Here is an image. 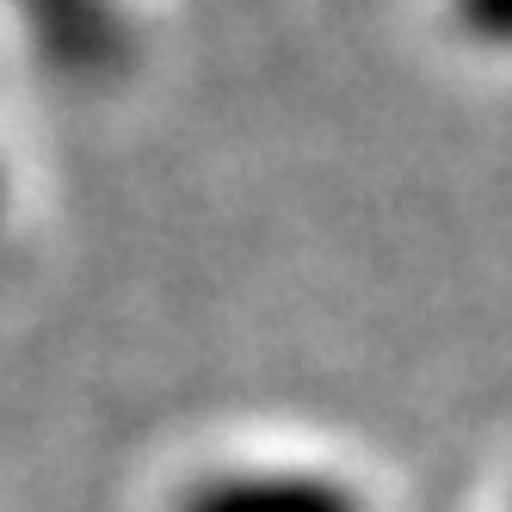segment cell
Wrapping results in <instances>:
<instances>
[{"label": "cell", "instance_id": "6da1fadb", "mask_svg": "<svg viewBox=\"0 0 512 512\" xmlns=\"http://www.w3.org/2000/svg\"><path fill=\"white\" fill-rule=\"evenodd\" d=\"M19 13L38 56L68 81H99L130 56V25L118 0H19Z\"/></svg>", "mask_w": 512, "mask_h": 512}, {"label": "cell", "instance_id": "7a4b0ae2", "mask_svg": "<svg viewBox=\"0 0 512 512\" xmlns=\"http://www.w3.org/2000/svg\"><path fill=\"white\" fill-rule=\"evenodd\" d=\"M173 512H364V500L309 469H241L198 482Z\"/></svg>", "mask_w": 512, "mask_h": 512}, {"label": "cell", "instance_id": "3957f363", "mask_svg": "<svg viewBox=\"0 0 512 512\" xmlns=\"http://www.w3.org/2000/svg\"><path fill=\"white\" fill-rule=\"evenodd\" d=\"M451 13L475 44L512 50V0H451Z\"/></svg>", "mask_w": 512, "mask_h": 512}, {"label": "cell", "instance_id": "277c9868", "mask_svg": "<svg viewBox=\"0 0 512 512\" xmlns=\"http://www.w3.org/2000/svg\"><path fill=\"white\" fill-rule=\"evenodd\" d=\"M0 204H7V179H0Z\"/></svg>", "mask_w": 512, "mask_h": 512}]
</instances>
